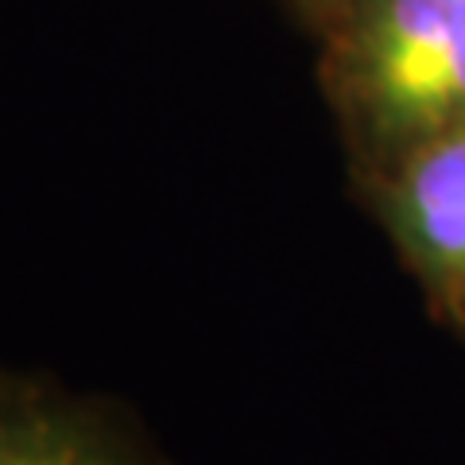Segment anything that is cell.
Here are the masks:
<instances>
[{
    "label": "cell",
    "mask_w": 465,
    "mask_h": 465,
    "mask_svg": "<svg viewBox=\"0 0 465 465\" xmlns=\"http://www.w3.org/2000/svg\"><path fill=\"white\" fill-rule=\"evenodd\" d=\"M361 0H287V8L295 12V16L302 20V27L314 35L330 32L333 24H338L349 8H357Z\"/></svg>",
    "instance_id": "obj_4"
},
{
    "label": "cell",
    "mask_w": 465,
    "mask_h": 465,
    "mask_svg": "<svg viewBox=\"0 0 465 465\" xmlns=\"http://www.w3.org/2000/svg\"><path fill=\"white\" fill-rule=\"evenodd\" d=\"M353 194L391 241L427 307L465 333V128L403 155Z\"/></svg>",
    "instance_id": "obj_2"
},
{
    "label": "cell",
    "mask_w": 465,
    "mask_h": 465,
    "mask_svg": "<svg viewBox=\"0 0 465 465\" xmlns=\"http://www.w3.org/2000/svg\"><path fill=\"white\" fill-rule=\"evenodd\" d=\"M318 43L353 186L465 128V0H361Z\"/></svg>",
    "instance_id": "obj_1"
},
{
    "label": "cell",
    "mask_w": 465,
    "mask_h": 465,
    "mask_svg": "<svg viewBox=\"0 0 465 465\" xmlns=\"http://www.w3.org/2000/svg\"><path fill=\"white\" fill-rule=\"evenodd\" d=\"M0 465H174L121 400L0 369Z\"/></svg>",
    "instance_id": "obj_3"
}]
</instances>
